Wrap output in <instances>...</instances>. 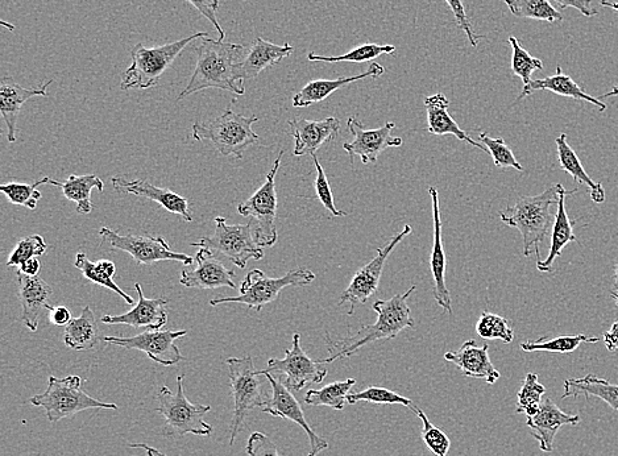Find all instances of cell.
Returning <instances> with one entry per match:
<instances>
[{
    "label": "cell",
    "mask_w": 618,
    "mask_h": 456,
    "mask_svg": "<svg viewBox=\"0 0 618 456\" xmlns=\"http://www.w3.org/2000/svg\"><path fill=\"white\" fill-rule=\"evenodd\" d=\"M355 384V379H347L335 381L321 389H309L304 401L310 406H327V408L343 410L347 397Z\"/></svg>",
    "instance_id": "cell-36"
},
{
    "label": "cell",
    "mask_w": 618,
    "mask_h": 456,
    "mask_svg": "<svg viewBox=\"0 0 618 456\" xmlns=\"http://www.w3.org/2000/svg\"><path fill=\"white\" fill-rule=\"evenodd\" d=\"M562 186V184L551 186L539 196L522 197L516 205L501 211V222L521 232L525 256L535 252L537 261H541V243L553 230L555 222V214L551 211V207L558 206Z\"/></svg>",
    "instance_id": "cell-3"
},
{
    "label": "cell",
    "mask_w": 618,
    "mask_h": 456,
    "mask_svg": "<svg viewBox=\"0 0 618 456\" xmlns=\"http://www.w3.org/2000/svg\"><path fill=\"white\" fill-rule=\"evenodd\" d=\"M603 341L608 351L613 352L618 350V321L613 323L611 330L604 333Z\"/></svg>",
    "instance_id": "cell-55"
},
{
    "label": "cell",
    "mask_w": 618,
    "mask_h": 456,
    "mask_svg": "<svg viewBox=\"0 0 618 456\" xmlns=\"http://www.w3.org/2000/svg\"><path fill=\"white\" fill-rule=\"evenodd\" d=\"M49 321L56 326H68L69 322L72 321V314H70L69 310L65 308V306H55V308H49Z\"/></svg>",
    "instance_id": "cell-54"
},
{
    "label": "cell",
    "mask_w": 618,
    "mask_h": 456,
    "mask_svg": "<svg viewBox=\"0 0 618 456\" xmlns=\"http://www.w3.org/2000/svg\"><path fill=\"white\" fill-rule=\"evenodd\" d=\"M396 52V48L393 45H379V44H363L359 45L350 52L342 56H319L314 52H310L308 55L309 61L319 62H352V64H363V62H369L376 60L381 55H392Z\"/></svg>",
    "instance_id": "cell-39"
},
{
    "label": "cell",
    "mask_w": 618,
    "mask_h": 456,
    "mask_svg": "<svg viewBox=\"0 0 618 456\" xmlns=\"http://www.w3.org/2000/svg\"><path fill=\"white\" fill-rule=\"evenodd\" d=\"M315 171H317V176H315L314 181V189L315 194H317V198L321 201L322 205L325 206L326 210H329L333 217H347L346 211L339 210L337 206H335L333 192H331V186L329 184V180H327V176L325 171H323L321 163H319L317 155H313Z\"/></svg>",
    "instance_id": "cell-49"
},
{
    "label": "cell",
    "mask_w": 618,
    "mask_h": 456,
    "mask_svg": "<svg viewBox=\"0 0 618 456\" xmlns=\"http://www.w3.org/2000/svg\"><path fill=\"white\" fill-rule=\"evenodd\" d=\"M49 184L58 186L64 193V196L69 201L76 203L78 214H90L93 211V202H91V192L98 189V192L105 190V184L95 174H85V176H70L64 182L55 180L49 181Z\"/></svg>",
    "instance_id": "cell-34"
},
{
    "label": "cell",
    "mask_w": 618,
    "mask_h": 456,
    "mask_svg": "<svg viewBox=\"0 0 618 456\" xmlns=\"http://www.w3.org/2000/svg\"><path fill=\"white\" fill-rule=\"evenodd\" d=\"M445 359L455 364L463 376L472 379L484 380L493 385L501 377V373L496 370L489 358L488 344L479 347L474 339L464 342L459 350L446 352Z\"/></svg>",
    "instance_id": "cell-23"
},
{
    "label": "cell",
    "mask_w": 618,
    "mask_h": 456,
    "mask_svg": "<svg viewBox=\"0 0 618 456\" xmlns=\"http://www.w3.org/2000/svg\"><path fill=\"white\" fill-rule=\"evenodd\" d=\"M385 73L384 66L372 62L369 65L367 72L358 74V76L342 77L338 80H315L310 81L308 85L301 91H298L293 97V106L297 109L302 107H309L315 105V103H321L329 98L335 91L342 89V87L354 84V82L366 80V78H379Z\"/></svg>",
    "instance_id": "cell-28"
},
{
    "label": "cell",
    "mask_w": 618,
    "mask_h": 456,
    "mask_svg": "<svg viewBox=\"0 0 618 456\" xmlns=\"http://www.w3.org/2000/svg\"><path fill=\"white\" fill-rule=\"evenodd\" d=\"M600 4L603 7L612 8V10L618 12V2H611V0H600Z\"/></svg>",
    "instance_id": "cell-60"
},
{
    "label": "cell",
    "mask_w": 618,
    "mask_h": 456,
    "mask_svg": "<svg viewBox=\"0 0 618 456\" xmlns=\"http://www.w3.org/2000/svg\"><path fill=\"white\" fill-rule=\"evenodd\" d=\"M429 194L433 202L434 238L431 248L430 268L434 281V298L441 308L452 314V300L449 288L446 285V255L442 243V219L439 210V193L435 186H430Z\"/></svg>",
    "instance_id": "cell-22"
},
{
    "label": "cell",
    "mask_w": 618,
    "mask_h": 456,
    "mask_svg": "<svg viewBox=\"0 0 618 456\" xmlns=\"http://www.w3.org/2000/svg\"><path fill=\"white\" fill-rule=\"evenodd\" d=\"M135 289L138 290L139 301L134 309L120 315H103L101 322L106 325H127L135 329L139 327H147L149 330L163 329L168 323L167 298H155V300L145 298L139 283L135 284Z\"/></svg>",
    "instance_id": "cell-21"
},
{
    "label": "cell",
    "mask_w": 618,
    "mask_h": 456,
    "mask_svg": "<svg viewBox=\"0 0 618 456\" xmlns=\"http://www.w3.org/2000/svg\"><path fill=\"white\" fill-rule=\"evenodd\" d=\"M416 289L417 285H413L405 293L396 294L387 301L377 300L372 306L377 313V321L373 325L362 326L358 333L347 335L338 341L327 334L325 341L329 348V356L322 359V363L330 364L338 359L351 358L368 344L389 341L397 338L401 331L414 329V319L410 315L408 300Z\"/></svg>",
    "instance_id": "cell-2"
},
{
    "label": "cell",
    "mask_w": 618,
    "mask_h": 456,
    "mask_svg": "<svg viewBox=\"0 0 618 456\" xmlns=\"http://www.w3.org/2000/svg\"><path fill=\"white\" fill-rule=\"evenodd\" d=\"M580 422L579 414L564 413L561 408L549 397H543L537 414L528 417L526 425L530 434L539 443V449L543 453H551L554 450V439L563 426H576Z\"/></svg>",
    "instance_id": "cell-19"
},
{
    "label": "cell",
    "mask_w": 618,
    "mask_h": 456,
    "mask_svg": "<svg viewBox=\"0 0 618 456\" xmlns=\"http://www.w3.org/2000/svg\"><path fill=\"white\" fill-rule=\"evenodd\" d=\"M578 192V188L574 190H566L564 186L559 192V202L557 206V214H555V222L553 226V235H551V246L549 256L545 260L537 261L538 271L551 272L553 271L554 261L562 255L563 248L572 242H578L574 234V223L568 218L566 210V197L572 196Z\"/></svg>",
    "instance_id": "cell-30"
},
{
    "label": "cell",
    "mask_w": 618,
    "mask_h": 456,
    "mask_svg": "<svg viewBox=\"0 0 618 456\" xmlns=\"http://www.w3.org/2000/svg\"><path fill=\"white\" fill-rule=\"evenodd\" d=\"M508 43L513 49L512 72L514 76L521 78L524 86L529 85L533 81V73L543 69V62L530 55L516 37L510 36Z\"/></svg>",
    "instance_id": "cell-41"
},
{
    "label": "cell",
    "mask_w": 618,
    "mask_h": 456,
    "mask_svg": "<svg viewBox=\"0 0 618 456\" xmlns=\"http://www.w3.org/2000/svg\"><path fill=\"white\" fill-rule=\"evenodd\" d=\"M611 297L613 298V301H615L616 305L618 306V263L616 264V268H615V277H613V288L611 292Z\"/></svg>",
    "instance_id": "cell-59"
},
{
    "label": "cell",
    "mask_w": 618,
    "mask_h": 456,
    "mask_svg": "<svg viewBox=\"0 0 618 456\" xmlns=\"http://www.w3.org/2000/svg\"><path fill=\"white\" fill-rule=\"evenodd\" d=\"M509 11L517 18L542 20V22H562L563 15L550 3V0H503Z\"/></svg>",
    "instance_id": "cell-37"
},
{
    "label": "cell",
    "mask_w": 618,
    "mask_h": 456,
    "mask_svg": "<svg viewBox=\"0 0 618 456\" xmlns=\"http://www.w3.org/2000/svg\"><path fill=\"white\" fill-rule=\"evenodd\" d=\"M101 341V331L90 306L82 309L81 317L65 326L64 343L74 351H90Z\"/></svg>",
    "instance_id": "cell-33"
},
{
    "label": "cell",
    "mask_w": 618,
    "mask_h": 456,
    "mask_svg": "<svg viewBox=\"0 0 618 456\" xmlns=\"http://www.w3.org/2000/svg\"><path fill=\"white\" fill-rule=\"evenodd\" d=\"M209 36L207 32H198L196 35L160 47L147 48L143 44H136L131 51L132 65L123 74L122 90H148L159 85L161 76L173 65L176 58L185 51L194 40Z\"/></svg>",
    "instance_id": "cell-5"
},
{
    "label": "cell",
    "mask_w": 618,
    "mask_h": 456,
    "mask_svg": "<svg viewBox=\"0 0 618 456\" xmlns=\"http://www.w3.org/2000/svg\"><path fill=\"white\" fill-rule=\"evenodd\" d=\"M580 396L587 397V399L596 397V399L607 402L613 410L618 412V385L612 384L611 381L601 379V377L592 375V373L580 377V379H568L564 381L562 399Z\"/></svg>",
    "instance_id": "cell-32"
},
{
    "label": "cell",
    "mask_w": 618,
    "mask_h": 456,
    "mask_svg": "<svg viewBox=\"0 0 618 456\" xmlns=\"http://www.w3.org/2000/svg\"><path fill=\"white\" fill-rule=\"evenodd\" d=\"M188 335V331L149 330L131 338L106 337L103 341L115 346L138 350L148 355L153 362L164 367L176 366L184 360L180 348L176 346L177 339Z\"/></svg>",
    "instance_id": "cell-16"
},
{
    "label": "cell",
    "mask_w": 618,
    "mask_h": 456,
    "mask_svg": "<svg viewBox=\"0 0 618 456\" xmlns=\"http://www.w3.org/2000/svg\"><path fill=\"white\" fill-rule=\"evenodd\" d=\"M194 261L197 267L185 269L181 273L180 283L186 288L214 290L219 288H236L235 272L228 269L218 256L207 250L199 248Z\"/></svg>",
    "instance_id": "cell-18"
},
{
    "label": "cell",
    "mask_w": 618,
    "mask_h": 456,
    "mask_svg": "<svg viewBox=\"0 0 618 456\" xmlns=\"http://www.w3.org/2000/svg\"><path fill=\"white\" fill-rule=\"evenodd\" d=\"M481 144L487 147L488 152L491 153L493 161L497 168H514L518 172L524 171V167L518 163L516 157H514L512 149L506 145L504 139H492L483 132L479 136Z\"/></svg>",
    "instance_id": "cell-48"
},
{
    "label": "cell",
    "mask_w": 618,
    "mask_h": 456,
    "mask_svg": "<svg viewBox=\"0 0 618 456\" xmlns=\"http://www.w3.org/2000/svg\"><path fill=\"white\" fill-rule=\"evenodd\" d=\"M554 2L561 8H575L586 18H592V16L599 14L596 8L592 7V0H554Z\"/></svg>",
    "instance_id": "cell-53"
},
{
    "label": "cell",
    "mask_w": 618,
    "mask_h": 456,
    "mask_svg": "<svg viewBox=\"0 0 618 456\" xmlns=\"http://www.w3.org/2000/svg\"><path fill=\"white\" fill-rule=\"evenodd\" d=\"M535 91H551V93L562 95V97L576 99V101H584L596 106L600 111L607 110V105L601 102V99L592 97L588 94L578 82L572 80L570 76L563 74L561 66H558L557 73L554 76L542 78V80H533L529 85L524 86L521 94L518 95L516 102L529 97Z\"/></svg>",
    "instance_id": "cell-29"
},
{
    "label": "cell",
    "mask_w": 618,
    "mask_h": 456,
    "mask_svg": "<svg viewBox=\"0 0 618 456\" xmlns=\"http://www.w3.org/2000/svg\"><path fill=\"white\" fill-rule=\"evenodd\" d=\"M451 8L452 14L455 16V22L459 28L466 33L468 41H470L472 47L476 48L479 44V39H484V36L476 35L474 28H472L470 20L467 18L466 8H464L463 0H445Z\"/></svg>",
    "instance_id": "cell-51"
},
{
    "label": "cell",
    "mask_w": 618,
    "mask_h": 456,
    "mask_svg": "<svg viewBox=\"0 0 618 456\" xmlns=\"http://www.w3.org/2000/svg\"><path fill=\"white\" fill-rule=\"evenodd\" d=\"M476 331L483 339L488 341H499L506 344L512 343L514 339V331L510 327V322L500 315L483 312L480 314L478 323H476Z\"/></svg>",
    "instance_id": "cell-42"
},
{
    "label": "cell",
    "mask_w": 618,
    "mask_h": 456,
    "mask_svg": "<svg viewBox=\"0 0 618 456\" xmlns=\"http://www.w3.org/2000/svg\"><path fill=\"white\" fill-rule=\"evenodd\" d=\"M74 265H76V268L80 269L82 275H84L85 279L89 280L90 283L101 285L103 288L113 290V292L122 297L128 305H134V298L128 296L127 293H124L123 290L114 283V280L107 276L106 273L99 268L98 263H91L85 252H78Z\"/></svg>",
    "instance_id": "cell-43"
},
{
    "label": "cell",
    "mask_w": 618,
    "mask_h": 456,
    "mask_svg": "<svg viewBox=\"0 0 618 456\" xmlns=\"http://www.w3.org/2000/svg\"><path fill=\"white\" fill-rule=\"evenodd\" d=\"M282 155L284 151L277 156L275 164L267 174V180L260 186V189L238 206L240 215L251 218L253 238L261 248L273 247L279 239L276 228V176L280 169Z\"/></svg>",
    "instance_id": "cell-10"
},
{
    "label": "cell",
    "mask_w": 618,
    "mask_h": 456,
    "mask_svg": "<svg viewBox=\"0 0 618 456\" xmlns=\"http://www.w3.org/2000/svg\"><path fill=\"white\" fill-rule=\"evenodd\" d=\"M98 265H99V268H101L102 271L105 272L107 276L113 279L116 273V265L113 263V261L101 260V261H98Z\"/></svg>",
    "instance_id": "cell-58"
},
{
    "label": "cell",
    "mask_w": 618,
    "mask_h": 456,
    "mask_svg": "<svg viewBox=\"0 0 618 456\" xmlns=\"http://www.w3.org/2000/svg\"><path fill=\"white\" fill-rule=\"evenodd\" d=\"M196 52V69L188 86L178 95V102L206 89L226 90L236 95L246 94L242 65L248 49L244 45L225 43V40H213L207 36L199 39Z\"/></svg>",
    "instance_id": "cell-1"
},
{
    "label": "cell",
    "mask_w": 618,
    "mask_h": 456,
    "mask_svg": "<svg viewBox=\"0 0 618 456\" xmlns=\"http://www.w3.org/2000/svg\"><path fill=\"white\" fill-rule=\"evenodd\" d=\"M246 451L250 456H280L276 443L260 431H255L250 435Z\"/></svg>",
    "instance_id": "cell-50"
},
{
    "label": "cell",
    "mask_w": 618,
    "mask_h": 456,
    "mask_svg": "<svg viewBox=\"0 0 618 456\" xmlns=\"http://www.w3.org/2000/svg\"><path fill=\"white\" fill-rule=\"evenodd\" d=\"M359 401L372 402V404L376 405H404L408 406V408H412L414 405L412 400L406 399V397L398 395L396 392L389 391L387 388L377 387V385L368 387L363 392L351 393L347 397L348 404L354 405Z\"/></svg>",
    "instance_id": "cell-46"
},
{
    "label": "cell",
    "mask_w": 618,
    "mask_h": 456,
    "mask_svg": "<svg viewBox=\"0 0 618 456\" xmlns=\"http://www.w3.org/2000/svg\"><path fill=\"white\" fill-rule=\"evenodd\" d=\"M612 97H618V86L613 87L612 91H609V93L601 95V101H603V99H607V98H612Z\"/></svg>",
    "instance_id": "cell-61"
},
{
    "label": "cell",
    "mask_w": 618,
    "mask_h": 456,
    "mask_svg": "<svg viewBox=\"0 0 618 456\" xmlns=\"http://www.w3.org/2000/svg\"><path fill=\"white\" fill-rule=\"evenodd\" d=\"M427 111V132L431 135L445 136L452 135L460 142H467L481 151L488 152L483 144L476 143L466 131L458 126V123L451 118L449 113L450 102L442 93L430 95L425 98Z\"/></svg>",
    "instance_id": "cell-27"
},
{
    "label": "cell",
    "mask_w": 618,
    "mask_h": 456,
    "mask_svg": "<svg viewBox=\"0 0 618 456\" xmlns=\"http://www.w3.org/2000/svg\"><path fill=\"white\" fill-rule=\"evenodd\" d=\"M347 128L354 139L344 143L343 149L350 155L352 165L355 156H359L364 165L375 164L385 149L398 148L404 144V140L392 135L396 128L393 122L385 123L383 127L375 130H367L358 119L350 118Z\"/></svg>",
    "instance_id": "cell-17"
},
{
    "label": "cell",
    "mask_w": 618,
    "mask_h": 456,
    "mask_svg": "<svg viewBox=\"0 0 618 456\" xmlns=\"http://www.w3.org/2000/svg\"><path fill=\"white\" fill-rule=\"evenodd\" d=\"M600 338L587 337L584 334L567 335V337H558L549 339L543 337L537 339V341H526L521 343V348L525 352L545 351L553 352V354H571L578 350L580 344L583 343H597Z\"/></svg>",
    "instance_id": "cell-38"
},
{
    "label": "cell",
    "mask_w": 618,
    "mask_h": 456,
    "mask_svg": "<svg viewBox=\"0 0 618 456\" xmlns=\"http://www.w3.org/2000/svg\"><path fill=\"white\" fill-rule=\"evenodd\" d=\"M184 375L177 377V392L173 393L164 385L157 393L159 406L156 412L165 418V435L170 438H184L194 434L209 437L213 426L207 424L203 417L211 412L210 405H194L184 393Z\"/></svg>",
    "instance_id": "cell-6"
},
{
    "label": "cell",
    "mask_w": 618,
    "mask_h": 456,
    "mask_svg": "<svg viewBox=\"0 0 618 456\" xmlns=\"http://www.w3.org/2000/svg\"><path fill=\"white\" fill-rule=\"evenodd\" d=\"M257 120V116H244L227 109L213 122L194 123L193 138L197 142L210 140L222 156L242 160L244 151L259 142V136L252 130Z\"/></svg>",
    "instance_id": "cell-7"
},
{
    "label": "cell",
    "mask_w": 618,
    "mask_h": 456,
    "mask_svg": "<svg viewBox=\"0 0 618 456\" xmlns=\"http://www.w3.org/2000/svg\"><path fill=\"white\" fill-rule=\"evenodd\" d=\"M230 372V389L234 397V416L231 422L230 445H234L238 435L244 430L247 414L251 410L267 406L271 395L267 391L263 371H257L251 356L226 360Z\"/></svg>",
    "instance_id": "cell-4"
},
{
    "label": "cell",
    "mask_w": 618,
    "mask_h": 456,
    "mask_svg": "<svg viewBox=\"0 0 618 456\" xmlns=\"http://www.w3.org/2000/svg\"><path fill=\"white\" fill-rule=\"evenodd\" d=\"M130 447L131 449L145 450V453H147L148 456H167L164 453H161L160 450L155 449V447L145 445V443H132Z\"/></svg>",
    "instance_id": "cell-57"
},
{
    "label": "cell",
    "mask_w": 618,
    "mask_h": 456,
    "mask_svg": "<svg viewBox=\"0 0 618 456\" xmlns=\"http://www.w3.org/2000/svg\"><path fill=\"white\" fill-rule=\"evenodd\" d=\"M80 376H66L64 379L49 377L47 391L33 396L31 404L44 408L47 418L52 424L76 416L77 413L89 409H118V405L95 400L94 397L82 391Z\"/></svg>",
    "instance_id": "cell-8"
},
{
    "label": "cell",
    "mask_w": 618,
    "mask_h": 456,
    "mask_svg": "<svg viewBox=\"0 0 618 456\" xmlns=\"http://www.w3.org/2000/svg\"><path fill=\"white\" fill-rule=\"evenodd\" d=\"M264 372L267 376L268 383L271 385L272 393L271 399L265 408L261 409V412L271 414L273 417L284 418L294 422V424L300 426L302 430L308 435L310 441V451L308 456H318L323 450L329 447V442L325 438L319 437L317 433L309 425L306 420L304 410H302L300 402L293 396L292 391L279 377L272 375V373Z\"/></svg>",
    "instance_id": "cell-15"
},
{
    "label": "cell",
    "mask_w": 618,
    "mask_h": 456,
    "mask_svg": "<svg viewBox=\"0 0 618 456\" xmlns=\"http://www.w3.org/2000/svg\"><path fill=\"white\" fill-rule=\"evenodd\" d=\"M52 84L51 80L37 89H27V87L16 84L12 77H4L0 81V113L7 124L8 142H16L18 118L22 113L24 103L35 97H48V87Z\"/></svg>",
    "instance_id": "cell-24"
},
{
    "label": "cell",
    "mask_w": 618,
    "mask_h": 456,
    "mask_svg": "<svg viewBox=\"0 0 618 456\" xmlns=\"http://www.w3.org/2000/svg\"><path fill=\"white\" fill-rule=\"evenodd\" d=\"M293 346L285 350L284 359H271L265 372L277 375L290 389L300 392L310 384H319L326 379L327 368L322 360H313L301 347V335H293Z\"/></svg>",
    "instance_id": "cell-12"
},
{
    "label": "cell",
    "mask_w": 618,
    "mask_h": 456,
    "mask_svg": "<svg viewBox=\"0 0 618 456\" xmlns=\"http://www.w3.org/2000/svg\"><path fill=\"white\" fill-rule=\"evenodd\" d=\"M192 247L207 248L217 256H225L236 267L246 268L248 261L261 260L263 248L253 238L251 223L247 225H228L226 218H215L213 236H205Z\"/></svg>",
    "instance_id": "cell-11"
},
{
    "label": "cell",
    "mask_w": 618,
    "mask_h": 456,
    "mask_svg": "<svg viewBox=\"0 0 618 456\" xmlns=\"http://www.w3.org/2000/svg\"><path fill=\"white\" fill-rule=\"evenodd\" d=\"M558 149L559 164L564 172H567L574 178L575 182L580 185H586L591 189V198L593 202L604 203L605 202V190L600 182H595L587 172L584 171L582 161H580L578 155L574 149L570 147L567 142V135L561 134L555 139Z\"/></svg>",
    "instance_id": "cell-35"
},
{
    "label": "cell",
    "mask_w": 618,
    "mask_h": 456,
    "mask_svg": "<svg viewBox=\"0 0 618 456\" xmlns=\"http://www.w3.org/2000/svg\"><path fill=\"white\" fill-rule=\"evenodd\" d=\"M111 184L120 194H132V196L147 198L149 201L159 203L169 213L180 215L185 222L193 221L189 201L181 197L180 194L170 192L168 189L157 188V186L144 180L128 181L127 178L114 177Z\"/></svg>",
    "instance_id": "cell-25"
},
{
    "label": "cell",
    "mask_w": 618,
    "mask_h": 456,
    "mask_svg": "<svg viewBox=\"0 0 618 456\" xmlns=\"http://www.w3.org/2000/svg\"><path fill=\"white\" fill-rule=\"evenodd\" d=\"M99 235L113 250L127 252L139 265H151L168 260L178 261L184 265L194 263V257L172 251L163 236L120 235L109 227L101 228Z\"/></svg>",
    "instance_id": "cell-13"
},
{
    "label": "cell",
    "mask_w": 618,
    "mask_h": 456,
    "mask_svg": "<svg viewBox=\"0 0 618 456\" xmlns=\"http://www.w3.org/2000/svg\"><path fill=\"white\" fill-rule=\"evenodd\" d=\"M413 228L409 225L404 227V230L389 240L384 247L377 248L375 259L369 261L367 265L360 268L350 285L344 290L340 296L339 304L343 305L350 302V315L355 313L356 306L364 305L372 296H375L379 289L381 273L384 271L385 261L392 254L394 248L398 246L408 236L412 234Z\"/></svg>",
    "instance_id": "cell-14"
},
{
    "label": "cell",
    "mask_w": 618,
    "mask_h": 456,
    "mask_svg": "<svg viewBox=\"0 0 618 456\" xmlns=\"http://www.w3.org/2000/svg\"><path fill=\"white\" fill-rule=\"evenodd\" d=\"M545 393L546 388L539 383L538 375L528 373L517 395L516 413H524L526 417L537 414Z\"/></svg>",
    "instance_id": "cell-40"
},
{
    "label": "cell",
    "mask_w": 618,
    "mask_h": 456,
    "mask_svg": "<svg viewBox=\"0 0 618 456\" xmlns=\"http://www.w3.org/2000/svg\"><path fill=\"white\" fill-rule=\"evenodd\" d=\"M290 136L294 139V156L315 155L326 142L337 138L340 131L338 118L289 120Z\"/></svg>",
    "instance_id": "cell-20"
},
{
    "label": "cell",
    "mask_w": 618,
    "mask_h": 456,
    "mask_svg": "<svg viewBox=\"0 0 618 456\" xmlns=\"http://www.w3.org/2000/svg\"><path fill=\"white\" fill-rule=\"evenodd\" d=\"M47 250L48 246L44 242L43 236H27V238H23L16 244L14 252H12L10 259L7 261V267H16V265L20 267L27 260L33 259V257L43 256Z\"/></svg>",
    "instance_id": "cell-47"
},
{
    "label": "cell",
    "mask_w": 618,
    "mask_h": 456,
    "mask_svg": "<svg viewBox=\"0 0 618 456\" xmlns=\"http://www.w3.org/2000/svg\"><path fill=\"white\" fill-rule=\"evenodd\" d=\"M185 2L192 4V6L196 8L199 14L205 16V18L209 20L211 24H213L215 29H217V32L219 33V36H221V39L225 40L226 33L225 31H223V28L221 24H219L217 18L219 6H221V2H219V0H185Z\"/></svg>",
    "instance_id": "cell-52"
},
{
    "label": "cell",
    "mask_w": 618,
    "mask_h": 456,
    "mask_svg": "<svg viewBox=\"0 0 618 456\" xmlns=\"http://www.w3.org/2000/svg\"><path fill=\"white\" fill-rule=\"evenodd\" d=\"M51 178L44 177L43 180L35 182V184H19V182H10L0 186V192L7 197V200L14 205L27 207L29 210H35L37 202L40 201L41 193L37 190V186L49 184Z\"/></svg>",
    "instance_id": "cell-44"
},
{
    "label": "cell",
    "mask_w": 618,
    "mask_h": 456,
    "mask_svg": "<svg viewBox=\"0 0 618 456\" xmlns=\"http://www.w3.org/2000/svg\"><path fill=\"white\" fill-rule=\"evenodd\" d=\"M410 409H412L422 421V441L425 442L427 449L434 455L447 456L451 447L449 435L441 428H438V426L431 424L429 418H427L426 414L423 413L418 406L413 405Z\"/></svg>",
    "instance_id": "cell-45"
},
{
    "label": "cell",
    "mask_w": 618,
    "mask_h": 456,
    "mask_svg": "<svg viewBox=\"0 0 618 456\" xmlns=\"http://www.w3.org/2000/svg\"><path fill=\"white\" fill-rule=\"evenodd\" d=\"M41 268V264L37 257H33V259H29L26 263L20 265V271L24 273V275L35 277L39 275Z\"/></svg>",
    "instance_id": "cell-56"
},
{
    "label": "cell",
    "mask_w": 618,
    "mask_h": 456,
    "mask_svg": "<svg viewBox=\"0 0 618 456\" xmlns=\"http://www.w3.org/2000/svg\"><path fill=\"white\" fill-rule=\"evenodd\" d=\"M294 48L292 45H277L257 37L251 48L248 49L247 56L242 65L244 81L255 80L265 69L272 68L280 64L284 58L292 56Z\"/></svg>",
    "instance_id": "cell-31"
},
{
    "label": "cell",
    "mask_w": 618,
    "mask_h": 456,
    "mask_svg": "<svg viewBox=\"0 0 618 456\" xmlns=\"http://www.w3.org/2000/svg\"><path fill=\"white\" fill-rule=\"evenodd\" d=\"M19 283V300L22 304V321L32 333L37 331L41 315L49 310L53 289L40 277L24 275L22 271L16 273Z\"/></svg>",
    "instance_id": "cell-26"
},
{
    "label": "cell",
    "mask_w": 618,
    "mask_h": 456,
    "mask_svg": "<svg viewBox=\"0 0 618 456\" xmlns=\"http://www.w3.org/2000/svg\"><path fill=\"white\" fill-rule=\"evenodd\" d=\"M314 280V273L306 268L294 269L279 279H271L260 269H253L244 277L240 285L239 296L215 298L210 301V305L218 306L234 302V304L247 305L256 313H260L265 305L275 302L285 288L310 285Z\"/></svg>",
    "instance_id": "cell-9"
}]
</instances>
